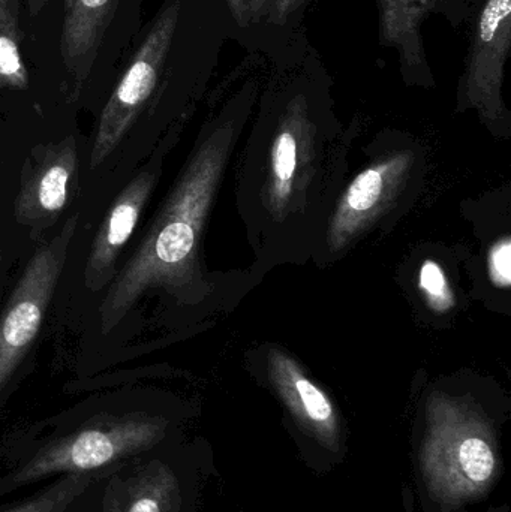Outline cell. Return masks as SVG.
I'll return each mask as SVG.
<instances>
[{
	"instance_id": "cell-1",
	"label": "cell",
	"mask_w": 511,
	"mask_h": 512,
	"mask_svg": "<svg viewBox=\"0 0 511 512\" xmlns=\"http://www.w3.org/2000/svg\"><path fill=\"white\" fill-rule=\"evenodd\" d=\"M230 129H219L195 152L147 236L102 301L107 334L149 289L180 291L194 279L198 242L230 147Z\"/></svg>"
},
{
	"instance_id": "cell-2",
	"label": "cell",
	"mask_w": 511,
	"mask_h": 512,
	"mask_svg": "<svg viewBox=\"0 0 511 512\" xmlns=\"http://www.w3.org/2000/svg\"><path fill=\"white\" fill-rule=\"evenodd\" d=\"M420 463L438 501L458 505L479 498L494 483L500 466L491 426L462 400L432 397Z\"/></svg>"
},
{
	"instance_id": "cell-3",
	"label": "cell",
	"mask_w": 511,
	"mask_h": 512,
	"mask_svg": "<svg viewBox=\"0 0 511 512\" xmlns=\"http://www.w3.org/2000/svg\"><path fill=\"white\" fill-rule=\"evenodd\" d=\"M77 216L35 252L0 315V391L41 331L75 236Z\"/></svg>"
},
{
	"instance_id": "cell-4",
	"label": "cell",
	"mask_w": 511,
	"mask_h": 512,
	"mask_svg": "<svg viewBox=\"0 0 511 512\" xmlns=\"http://www.w3.org/2000/svg\"><path fill=\"white\" fill-rule=\"evenodd\" d=\"M177 20L179 3L174 2L158 15L135 53L134 60L108 99L99 119L90 156L92 170L99 167L119 146L155 92L176 33Z\"/></svg>"
},
{
	"instance_id": "cell-5",
	"label": "cell",
	"mask_w": 511,
	"mask_h": 512,
	"mask_svg": "<svg viewBox=\"0 0 511 512\" xmlns=\"http://www.w3.org/2000/svg\"><path fill=\"white\" fill-rule=\"evenodd\" d=\"M159 421L149 418H122L90 427L60 442L21 469L17 480L29 481L56 472H89L110 465L128 454L138 453L161 438Z\"/></svg>"
},
{
	"instance_id": "cell-6",
	"label": "cell",
	"mask_w": 511,
	"mask_h": 512,
	"mask_svg": "<svg viewBox=\"0 0 511 512\" xmlns=\"http://www.w3.org/2000/svg\"><path fill=\"white\" fill-rule=\"evenodd\" d=\"M511 45V0H483L465 72L464 95L485 116L503 111L501 87Z\"/></svg>"
},
{
	"instance_id": "cell-7",
	"label": "cell",
	"mask_w": 511,
	"mask_h": 512,
	"mask_svg": "<svg viewBox=\"0 0 511 512\" xmlns=\"http://www.w3.org/2000/svg\"><path fill=\"white\" fill-rule=\"evenodd\" d=\"M77 165V144L72 135L59 143L35 147L21 174L15 201L17 221L29 227L54 221L68 203Z\"/></svg>"
},
{
	"instance_id": "cell-8",
	"label": "cell",
	"mask_w": 511,
	"mask_h": 512,
	"mask_svg": "<svg viewBox=\"0 0 511 512\" xmlns=\"http://www.w3.org/2000/svg\"><path fill=\"white\" fill-rule=\"evenodd\" d=\"M411 165L413 155L399 152L362 171L353 180L330 222V249L345 248L390 206L407 180Z\"/></svg>"
},
{
	"instance_id": "cell-9",
	"label": "cell",
	"mask_w": 511,
	"mask_h": 512,
	"mask_svg": "<svg viewBox=\"0 0 511 512\" xmlns=\"http://www.w3.org/2000/svg\"><path fill=\"white\" fill-rule=\"evenodd\" d=\"M267 372L294 420L318 444L333 453L341 450V424L330 397L311 381L296 360L272 349L267 355Z\"/></svg>"
},
{
	"instance_id": "cell-10",
	"label": "cell",
	"mask_w": 511,
	"mask_h": 512,
	"mask_svg": "<svg viewBox=\"0 0 511 512\" xmlns=\"http://www.w3.org/2000/svg\"><path fill=\"white\" fill-rule=\"evenodd\" d=\"M155 182L156 174L144 171L114 201L90 249L84 274L87 288L99 291L113 277L117 258L137 228Z\"/></svg>"
},
{
	"instance_id": "cell-11",
	"label": "cell",
	"mask_w": 511,
	"mask_h": 512,
	"mask_svg": "<svg viewBox=\"0 0 511 512\" xmlns=\"http://www.w3.org/2000/svg\"><path fill=\"white\" fill-rule=\"evenodd\" d=\"M119 0H65L60 51L66 68L84 80Z\"/></svg>"
},
{
	"instance_id": "cell-12",
	"label": "cell",
	"mask_w": 511,
	"mask_h": 512,
	"mask_svg": "<svg viewBox=\"0 0 511 512\" xmlns=\"http://www.w3.org/2000/svg\"><path fill=\"white\" fill-rule=\"evenodd\" d=\"M309 122L303 108L293 105L282 120L281 128L270 150V174L267 183L270 207L273 212H284L290 203L296 185L297 170L303 147L308 143Z\"/></svg>"
},
{
	"instance_id": "cell-13",
	"label": "cell",
	"mask_w": 511,
	"mask_h": 512,
	"mask_svg": "<svg viewBox=\"0 0 511 512\" xmlns=\"http://www.w3.org/2000/svg\"><path fill=\"white\" fill-rule=\"evenodd\" d=\"M20 0H0V87L26 89V65L20 53L18 32Z\"/></svg>"
},
{
	"instance_id": "cell-14",
	"label": "cell",
	"mask_w": 511,
	"mask_h": 512,
	"mask_svg": "<svg viewBox=\"0 0 511 512\" xmlns=\"http://www.w3.org/2000/svg\"><path fill=\"white\" fill-rule=\"evenodd\" d=\"M89 483V475H68L65 480L54 484L42 495L35 496L30 501L5 512H65L87 489Z\"/></svg>"
},
{
	"instance_id": "cell-15",
	"label": "cell",
	"mask_w": 511,
	"mask_h": 512,
	"mask_svg": "<svg viewBox=\"0 0 511 512\" xmlns=\"http://www.w3.org/2000/svg\"><path fill=\"white\" fill-rule=\"evenodd\" d=\"M419 289L434 312L446 313L455 306V295L449 279L443 267L432 259H426L420 268Z\"/></svg>"
},
{
	"instance_id": "cell-16",
	"label": "cell",
	"mask_w": 511,
	"mask_h": 512,
	"mask_svg": "<svg viewBox=\"0 0 511 512\" xmlns=\"http://www.w3.org/2000/svg\"><path fill=\"white\" fill-rule=\"evenodd\" d=\"M489 279L497 288H509L511 283V240L503 237L492 246L488 255Z\"/></svg>"
},
{
	"instance_id": "cell-17",
	"label": "cell",
	"mask_w": 511,
	"mask_h": 512,
	"mask_svg": "<svg viewBox=\"0 0 511 512\" xmlns=\"http://www.w3.org/2000/svg\"><path fill=\"white\" fill-rule=\"evenodd\" d=\"M239 24H249L269 9L270 0H227Z\"/></svg>"
},
{
	"instance_id": "cell-18",
	"label": "cell",
	"mask_w": 511,
	"mask_h": 512,
	"mask_svg": "<svg viewBox=\"0 0 511 512\" xmlns=\"http://www.w3.org/2000/svg\"><path fill=\"white\" fill-rule=\"evenodd\" d=\"M170 495V490H162L150 495H141L134 504L129 507L128 512H165V499Z\"/></svg>"
},
{
	"instance_id": "cell-19",
	"label": "cell",
	"mask_w": 511,
	"mask_h": 512,
	"mask_svg": "<svg viewBox=\"0 0 511 512\" xmlns=\"http://www.w3.org/2000/svg\"><path fill=\"white\" fill-rule=\"evenodd\" d=\"M305 0H270V14L276 23H285Z\"/></svg>"
},
{
	"instance_id": "cell-20",
	"label": "cell",
	"mask_w": 511,
	"mask_h": 512,
	"mask_svg": "<svg viewBox=\"0 0 511 512\" xmlns=\"http://www.w3.org/2000/svg\"><path fill=\"white\" fill-rule=\"evenodd\" d=\"M47 2V0H29L30 9H32L33 14L35 12H38L39 9L44 6V3Z\"/></svg>"
},
{
	"instance_id": "cell-21",
	"label": "cell",
	"mask_w": 511,
	"mask_h": 512,
	"mask_svg": "<svg viewBox=\"0 0 511 512\" xmlns=\"http://www.w3.org/2000/svg\"><path fill=\"white\" fill-rule=\"evenodd\" d=\"M384 2V0H383ZM392 6H393V0H389V3H386V6H384V9H386V11H389V14H390V11H392Z\"/></svg>"
},
{
	"instance_id": "cell-22",
	"label": "cell",
	"mask_w": 511,
	"mask_h": 512,
	"mask_svg": "<svg viewBox=\"0 0 511 512\" xmlns=\"http://www.w3.org/2000/svg\"><path fill=\"white\" fill-rule=\"evenodd\" d=\"M0 264H2V254H0Z\"/></svg>"
}]
</instances>
